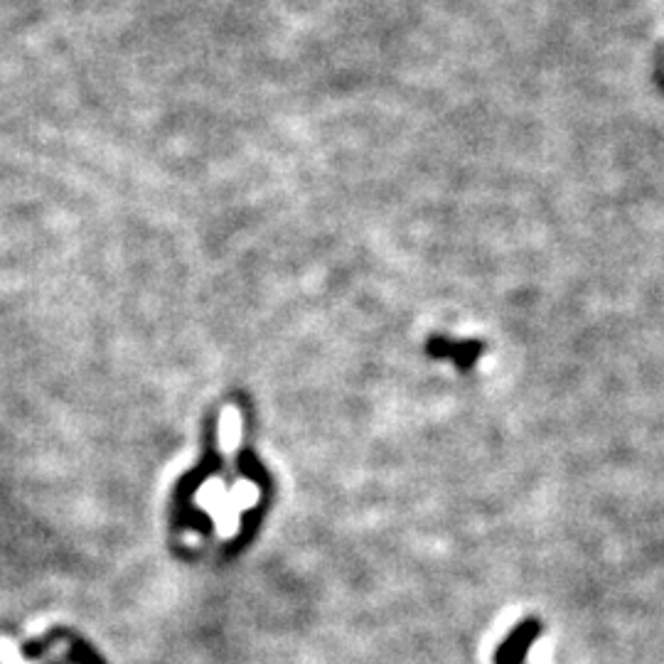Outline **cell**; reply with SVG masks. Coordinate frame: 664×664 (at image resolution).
Instances as JSON below:
<instances>
[{
    "label": "cell",
    "mask_w": 664,
    "mask_h": 664,
    "mask_svg": "<svg viewBox=\"0 0 664 664\" xmlns=\"http://www.w3.org/2000/svg\"><path fill=\"white\" fill-rule=\"evenodd\" d=\"M539 633H542V623H539L537 618L522 620V623L502 640V645L497 647L495 664H522L529 647L537 642Z\"/></svg>",
    "instance_id": "obj_1"
},
{
    "label": "cell",
    "mask_w": 664,
    "mask_h": 664,
    "mask_svg": "<svg viewBox=\"0 0 664 664\" xmlns=\"http://www.w3.org/2000/svg\"><path fill=\"white\" fill-rule=\"evenodd\" d=\"M428 355L436 357V360H443V357H451L458 364L460 372H470L473 369L475 360L483 352V342L470 340V342H451L446 337H431L426 345Z\"/></svg>",
    "instance_id": "obj_2"
}]
</instances>
